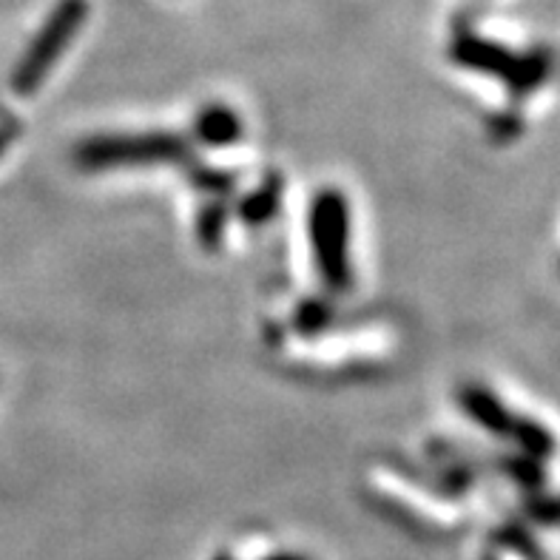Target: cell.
Instances as JSON below:
<instances>
[{
  "label": "cell",
  "instance_id": "cell-1",
  "mask_svg": "<svg viewBox=\"0 0 560 560\" xmlns=\"http://www.w3.org/2000/svg\"><path fill=\"white\" fill-rule=\"evenodd\" d=\"M450 57L455 60V66H464V69L487 74V78L504 80L506 92L515 103L533 97L538 89H544L555 71V57L549 49H533L518 55L501 43L483 40V37L469 35V32L455 35Z\"/></svg>",
  "mask_w": 560,
  "mask_h": 560
},
{
  "label": "cell",
  "instance_id": "cell-2",
  "mask_svg": "<svg viewBox=\"0 0 560 560\" xmlns=\"http://www.w3.org/2000/svg\"><path fill=\"white\" fill-rule=\"evenodd\" d=\"M313 259L327 291L348 293L353 288L350 268V206L348 197L336 188H325L313 197L307 217Z\"/></svg>",
  "mask_w": 560,
  "mask_h": 560
},
{
  "label": "cell",
  "instance_id": "cell-3",
  "mask_svg": "<svg viewBox=\"0 0 560 560\" xmlns=\"http://www.w3.org/2000/svg\"><path fill=\"white\" fill-rule=\"evenodd\" d=\"M85 18H89V3H85V0H60V3H57L55 12L49 14V21L43 23V28L35 35V40H32V46L26 49V55L21 57L18 69H14V94L28 97V94H35L37 89H40V83L46 80V74L55 69L60 55H63L71 46V40L78 37Z\"/></svg>",
  "mask_w": 560,
  "mask_h": 560
},
{
  "label": "cell",
  "instance_id": "cell-4",
  "mask_svg": "<svg viewBox=\"0 0 560 560\" xmlns=\"http://www.w3.org/2000/svg\"><path fill=\"white\" fill-rule=\"evenodd\" d=\"M74 160L85 171L114 168V165L183 163L188 160V145L183 137L174 135L92 137V140L80 142Z\"/></svg>",
  "mask_w": 560,
  "mask_h": 560
},
{
  "label": "cell",
  "instance_id": "cell-5",
  "mask_svg": "<svg viewBox=\"0 0 560 560\" xmlns=\"http://www.w3.org/2000/svg\"><path fill=\"white\" fill-rule=\"evenodd\" d=\"M458 405L467 412L469 419L476 421L478 427H483L487 433L498 435V439H512V430H515V421L518 416L510 410V407L483 384H464L458 390Z\"/></svg>",
  "mask_w": 560,
  "mask_h": 560
},
{
  "label": "cell",
  "instance_id": "cell-6",
  "mask_svg": "<svg viewBox=\"0 0 560 560\" xmlns=\"http://www.w3.org/2000/svg\"><path fill=\"white\" fill-rule=\"evenodd\" d=\"M242 120L234 108L228 106H206L194 120V135L199 142L213 145V149H225V145H236L242 140Z\"/></svg>",
  "mask_w": 560,
  "mask_h": 560
},
{
  "label": "cell",
  "instance_id": "cell-7",
  "mask_svg": "<svg viewBox=\"0 0 560 560\" xmlns=\"http://www.w3.org/2000/svg\"><path fill=\"white\" fill-rule=\"evenodd\" d=\"M279 202H282V177L279 174H270L256 191H250L248 197L240 202V217L248 225H265V222L279 211Z\"/></svg>",
  "mask_w": 560,
  "mask_h": 560
},
{
  "label": "cell",
  "instance_id": "cell-8",
  "mask_svg": "<svg viewBox=\"0 0 560 560\" xmlns=\"http://www.w3.org/2000/svg\"><path fill=\"white\" fill-rule=\"evenodd\" d=\"M510 441L518 447V453L529 455L535 462H549L555 450H558V441H555L552 430L540 424V421L526 419V416H518Z\"/></svg>",
  "mask_w": 560,
  "mask_h": 560
},
{
  "label": "cell",
  "instance_id": "cell-9",
  "mask_svg": "<svg viewBox=\"0 0 560 560\" xmlns=\"http://www.w3.org/2000/svg\"><path fill=\"white\" fill-rule=\"evenodd\" d=\"M498 467L504 469L506 476L512 481L518 483L521 490L526 492H540L544 490V483H547V472H544V462H535L529 455L515 453V455H504Z\"/></svg>",
  "mask_w": 560,
  "mask_h": 560
},
{
  "label": "cell",
  "instance_id": "cell-10",
  "mask_svg": "<svg viewBox=\"0 0 560 560\" xmlns=\"http://www.w3.org/2000/svg\"><path fill=\"white\" fill-rule=\"evenodd\" d=\"M498 544L504 549H510V552L521 555L524 560H544V552H540V547L535 544V538L526 533L521 524L504 526V529L498 533Z\"/></svg>",
  "mask_w": 560,
  "mask_h": 560
},
{
  "label": "cell",
  "instance_id": "cell-11",
  "mask_svg": "<svg viewBox=\"0 0 560 560\" xmlns=\"http://www.w3.org/2000/svg\"><path fill=\"white\" fill-rule=\"evenodd\" d=\"M225 206L222 202H211L206 211L199 213V240H202V248H217L222 240V231H225Z\"/></svg>",
  "mask_w": 560,
  "mask_h": 560
},
{
  "label": "cell",
  "instance_id": "cell-12",
  "mask_svg": "<svg viewBox=\"0 0 560 560\" xmlns=\"http://www.w3.org/2000/svg\"><path fill=\"white\" fill-rule=\"evenodd\" d=\"M529 518L544 526H560V495H544V490L533 492V501L526 504Z\"/></svg>",
  "mask_w": 560,
  "mask_h": 560
},
{
  "label": "cell",
  "instance_id": "cell-13",
  "mask_svg": "<svg viewBox=\"0 0 560 560\" xmlns=\"http://www.w3.org/2000/svg\"><path fill=\"white\" fill-rule=\"evenodd\" d=\"M330 319H334V311H330L325 302H307V305L302 307V313L296 316V327L299 330H305V334H316V330H322Z\"/></svg>",
  "mask_w": 560,
  "mask_h": 560
},
{
  "label": "cell",
  "instance_id": "cell-14",
  "mask_svg": "<svg viewBox=\"0 0 560 560\" xmlns=\"http://www.w3.org/2000/svg\"><path fill=\"white\" fill-rule=\"evenodd\" d=\"M521 128H524V122H521V117H515L512 112L501 114V117H495L490 126V135L495 137L498 142H512L515 137L521 135Z\"/></svg>",
  "mask_w": 560,
  "mask_h": 560
},
{
  "label": "cell",
  "instance_id": "cell-15",
  "mask_svg": "<svg viewBox=\"0 0 560 560\" xmlns=\"http://www.w3.org/2000/svg\"><path fill=\"white\" fill-rule=\"evenodd\" d=\"M265 560H311V558H305V555H291V552H282V555H270V558H265Z\"/></svg>",
  "mask_w": 560,
  "mask_h": 560
},
{
  "label": "cell",
  "instance_id": "cell-16",
  "mask_svg": "<svg viewBox=\"0 0 560 560\" xmlns=\"http://www.w3.org/2000/svg\"><path fill=\"white\" fill-rule=\"evenodd\" d=\"M3 151H7V137L0 135V154H3Z\"/></svg>",
  "mask_w": 560,
  "mask_h": 560
}]
</instances>
